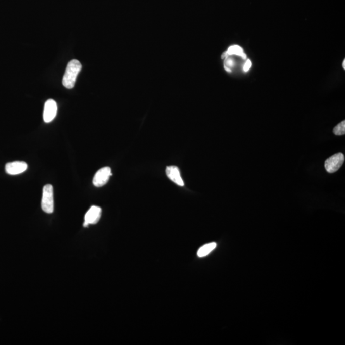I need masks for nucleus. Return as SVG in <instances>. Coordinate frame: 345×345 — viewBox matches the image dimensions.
<instances>
[{
	"mask_svg": "<svg viewBox=\"0 0 345 345\" xmlns=\"http://www.w3.org/2000/svg\"><path fill=\"white\" fill-rule=\"evenodd\" d=\"M82 68V64L76 59H73L68 63L63 78L64 87L68 89H73L75 87L76 78Z\"/></svg>",
	"mask_w": 345,
	"mask_h": 345,
	"instance_id": "1",
	"label": "nucleus"
},
{
	"mask_svg": "<svg viewBox=\"0 0 345 345\" xmlns=\"http://www.w3.org/2000/svg\"><path fill=\"white\" fill-rule=\"evenodd\" d=\"M43 211L47 214L54 212V192L53 185L47 184L43 188L41 203Z\"/></svg>",
	"mask_w": 345,
	"mask_h": 345,
	"instance_id": "2",
	"label": "nucleus"
},
{
	"mask_svg": "<svg viewBox=\"0 0 345 345\" xmlns=\"http://www.w3.org/2000/svg\"><path fill=\"white\" fill-rule=\"evenodd\" d=\"M344 161V156L342 153L333 155L325 162L326 171L329 173H334L339 170Z\"/></svg>",
	"mask_w": 345,
	"mask_h": 345,
	"instance_id": "3",
	"label": "nucleus"
},
{
	"mask_svg": "<svg viewBox=\"0 0 345 345\" xmlns=\"http://www.w3.org/2000/svg\"><path fill=\"white\" fill-rule=\"evenodd\" d=\"M112 175L111 170L109 167H104L97 171L93 179V184L97 187L104 186L108 182Z\"/></svg>",
	"mask_w": 345,
	"mask_h": 345,
	"instance_id": "4",
	"label": "nucleus"
},
{
	"mask_svg": "<svg viewBox=\"0 0 345 345\" xmlns=\"http://www.w3.org/2000/svg\"><path fill=\"white\" fill-rule=\"evenodd\" d=\"M58 107L55 101L53 99H49L46 102L44 106V122L46 123L51 122L56 118Z\"/></svg>",
	"mask_w": 345,
	"mask_h": 345,
	"instance_id": "5",
	"label": "nucleus"
},
{
	"mask_svg": "<svg viewBox=\"0 0 345 345\" xmlns=\"http://www.w3.org/2000/svg\"><path fill=\"white\" fill-rule=\"evenodd\" d=\"M102 209L99 206H92L86 213L83 227H87L89 225H94L98 223L101 217Z\"/></svg>",
	"mask_w": 345,
	"mask_h": 345,
	"instance_id": "6",
	"label": "nucleus"
},
{
	"mask_svg": "<svg viewBox=\"0 0 345 345\" xmlns=\"http://www.w3.org/2000/svg\"><path fill=\"white\" fill-rule=\"evenodd\" d=\"M28 165L25 162L14 161L7 163L6 165V171L7 174L16 175L21 174L27 170Z\"/></svg>",
	"mask_w": 345,
	"mask_h": 345,
	"instance_id": "7",
	"label": "nucleus"
},
{
	"mask_svg": "<svg viewBox=\"0 0 345 345\" xmlns=\"http://www.w3.org/2000/svg\"><path fill=\"white\" fill-rule=\"evenodd\" d=\"M166 173L167 177L179 186H184V182L180 175L179 169L177 166H171L166 168Z\"/></svg>",
	"mask_w": 345,
	"mask_h": 345,
	"instance_id": "8",
	"label": "nucleus"
},
{
	"mask_svg": "<svg viewBox=\"0 0 345 345\" xmlns=\"http://www.w3.org/2000/svg\"><path fill=\"white\" fill-rule=\"evenodd\" d=\"M223 55H235L243 59L247 58L246 54L244 53L243 49L238 45H233L228 47L227 51L224 52Z\"/></svg>",
	"mask_w": 345,
	"mask_h": 345,
	"instance_id": "9",
	"label": "nucleus"
},
{
	"mask_svg": "<svg viewBox=\"0 0 345 345\" xmlns=\"http://www.w3.org/2000/svg\"><path fill=\"white\" fill-rule=\"evenodd\" d=\"M216 243L215 242H212V243L207 244L204 245L202 246L201 248H199L198 251H197V256L199 258H203V257L206 256L208 254H210L213 250L216 249Z\"/></svg>",
	"mask_w": 345,
	"mask_h": 345,
	"instance_id": "10",
	"label": "nucleus"
},
{
	"mask_svg": "<svg viewBox=\"0 0 345 345\" xmlns=\"http://www.w3.org/2000/svg\"><path fill=\"white\" fill-rule=\"evenodd\" d=\"M334 134L336 135H343L345 134V122L342 121L334 128Z\"/></svg>",
	"mask_w": 345,
	"mask_h": 345,
	"instance_id": "11",
	"label": "nucleus"
},
{
	"mask_svg": "<svg viewBox=\"0 0 345 345\" xmlns=\"http://www.w3.org/2000/svg\"><path fill=\"white\" fill-rule=\"evenodd\" d=\"M252 65V63L251 60H249V59H247L246 62L245 63L244 65L243 66V70L245 71V72H247V71H248L249 70V68L251 67Z\"/></svg>",
	"mask_w": 345,
	"mask_h": 345,
	"instance_id": "12",
	"label": "nucleus"
},
{
	"mask_svg": "<svg viewBox=\"0 0 345 345\" xmlns=\"http://www.w3.org/2000/svg\"><path fill=\"white\" fill-rule=\"evenodd\" d=\"M342 66H343V68H345V60L343 61V63H342Z\"/></svg>",
	"mask_w": 345,
	"mask_h": 345,
	"instance_id": "13",
	"label": "nucleus"
}]
</instances>
